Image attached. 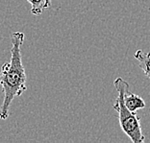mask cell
<instances>
[{
  "mask_svg": "<svg viewBox=\"0 0 150 143\" xmlns=\"http://www.w3.org/2000/svg\"><path fill=\"white\" fill-rule=\"evenodd\" d=\"M24 42V34L16 32L11 35V59L3 63L0 74V85L4 93L0 106V119L6 120L10 115V107L16 97L24 93L26 87V73L22 64L21 45Z\"/></svg>",
  "mask_w": 150,
  "mask_h": 143,
  "instance_id": "cell-1",
  "label": "cell"
},
{
  "mask_svg": "<svg viewBox=\"0 0 150 143\" xmlns=\"http://www.w3.org/2000/svg\"><path fill=\"white\" fill-rule=\"evenodd\" d=\"M114 85L117 90V97L115 98L112 108L118 113V122L121 130L133 143H144L145 137L142 132L139 117L136 112L129 111L126 108L123 101L124 93L126 89L129 88V84L119 77L115 80Z\"/></svg>",
  "mask_w": 150,
  "mask_h": 143,
  "instance_id": "cell-2",
  "label": "cell"
},
{
  "mask_svg": "<svg viewBox=\"0 0 150 143\" xmlns=\"http://www.w3.org/2000/svg\"><path fill=\"white\" fill-rule=\"evenodd\" d=\"M123 101L126 108L129 111L133 112H136L138 110H142L145 107V102L142 98L135 93H132L130 89H126L124 96H123Z\"/></svg>",
  "mask_w": 150,
  "mask_h": 143,
  "instance_id": "cell-3",
  "label": "cell"
},
{
  "mask_svg": "<svg viewBox=\"0 0 150 143\" xmlns=\"http://www.w3.org/2000/svg\"><path fill=\"white\" fill-rule=\"evenodd\" d=\"M135 58L139 62V67L144 71V75L150 79V52L144 53L142 50H138L135 53Z\"/></svg>",
  "mask_w": 150,
  "mask_h": 143,
  "instance_id": "cell-4",
  "label": "cell"
},
{
  "mask_svg": "<svg viewBox=\"0 0 150 143\" xmlns=\"http://www.w3.org/2000/svg\"><path fill=\"white\" fill-rule=\"evenodd\" d=\"M31 5V13L33 15H42L45 9L51 6V0H27Z\"/></svg>",
  "mask_w": 150,
  "mask_h": 143,
  "instance_id": "cell-5",
  "label": "cell"
}]
</instances>
